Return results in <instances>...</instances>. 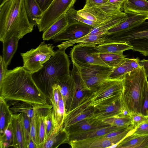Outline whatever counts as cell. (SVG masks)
Here are the masks:
<instances>
[{
    "mask_svg": "<svg viewBox=\"0 0 148 148\" xmlns=\"http://www.w3.org/2000/svg\"><path fill=\"white\" fill-rule=\"evenodd\" d=\"M129 114L131 118L132 125L134 128L140 124L148 121V116L141 114L132 113Z\"/></svg>",
    "mask_w": 148,
    "mask_h": 148,
    "instance_id": "41",
    "label": "cell"
},
{
    "mask_svg": "<svg viewBox=\"0 0 148 148\" xmlns=\"http://www.w3.org/2000/svg\"><path fill=\"white\" fill-rule=\"evenodd\" d=\"M93 28L81 22L69 23L62 32L54 37L52 40L55 42L75 40L87 35Z\"/></svg>",
    "mask_w": 148,
    "mask_h": 148,
    "instance_id": "13",
    "label": "cell"
},
{
    "mask_svg": "<svg viewBox=\"0 0 148 148\" xmlns=\"http://www.w3.org/2000/svg\"><path fill=\"white\" fill-rule=\"evenodd\" d=\"M26 13L30 23L37 26L43 12L36 0H24Z\"/></svg>",
    "mask_w": 148,
    "mask_h": 148,
    "instance_id": "25",
    "label": "cell"
},
{
    "mask_svg": "<svg viewBox=\"0 0 148 148\" xmlns=\"http://www.w3.org/2000/svg\"><path fill=\"white\" fill-rule=\"evenodd\" d=\"M53 0H36L43 12L49 6Z\"/></svg>",
    "mask_w": 148,
    "mask_h": 148,
    "instance_id": "46",
    "label": "cell"
},
{
    "mask_svg": "<svg viewBox=\"0 0 148 148\" xmlns=\"http://www.w3.org/2000/svg\"><path fill=\"white\" fill-rule=\"evenodd\" d=\"M13 140V132L10 123L5 130L3 135L0 137V148H6L12 147Z\"/></svg>",
    "mask_w": 148,
    "mask_h": 148,
    "instance_id": "38",
    "label": "cell"
},
{
    "mask_svg": "<svg viewBox=\"0 0 148 148\" xmlns=\"http://www.w3.org/2000/svg\"><path fill=\"white\" fill-rule=\"evenodd\" d=\"M138 63L140 67L143 66L147 77H148V59H143L138 61Z\"/></svg>",
    "mask_w": 148,
    "mask_h": 148,
    "instance_id": "48",
    "label": "cell"
},
{
    "mask_svg": "<svg viewBox=\"0 0 148 148\" xmlns=\"http://www.w3.org/2000/svg\"><path fill=\"white\" fill-rule=\"evenodd\" d=\"M95 107V111L90 119L102 120L111 116L128 113L125 108L121 97L112 102Z\"/></svg>",
    "mask_w": 148,
    "mask_h": 148,
    "instance_id": "14",
    "label": "cell"
},
{
    "mask_svg": "<svg viewBox=\"0 0 148 148\" xmlns=\"http://www.w3.org/2000/svg\"><path fill=\"white\" fill-rule=\"evenodd\" d=\"M10 102L9 109L12 114L18 113H25L31 118L38 109L27 103L22 101H12Z\"/></svg>",
    "mask_w": 148,
    "mask_h": 148,
    "instance_id": "33",
    "label": "cell"
},
{
    "mask_svg": "<svg viewBox=\"0 0 148 148\" xmlns=\"http://www.w3.org/2000/svg\"><path fill=\"white\" fill-rule=\"evenodd\" d=\"M27 148H37L36 145L30 137L28 141Z\"/></svg>",
    "mask_w": 148,
    "mask_h": 148,
    "instance_id": "50",
    "label": "cell"
},
{
    "mask_svg": "<svg viewBox=\"0 0 148 148\" xmlns=\"http://www.w3.org/2000/svg\"><path fill=\"white\" fill-rule=\"evenodd\" d=\"M52 44L42 42L36 49H32L25 53H21L23 67L31 73L36 72L56 53Z\"/></svg>",
    "mask_w": 148,
    "mask_h": 148,
    "instance_id": "7",
    "label": "cell"
},
{
    "mask_svg": "<svg viewBox=\"0 0 148 148\" xmlns=\"http://www.w3.org/2000/svg\"><path fill=\"white\" fill-rule=\"evenodd\" d=\"M125 0H108V2L121 9Z\"/></svg>",
    "mask_w": 148,
    "mask_h": 148,
    "instance_id": "49",
    "label": "cell"
},
{
    "mask_svg": "<svg viewBox=\"0 0 148 148\" xmlns=\"http://www.w3.org/2000/svg\"><path fill=\"white\" fill-rule=\"evenodd\" d=\"M128 15V17L125 21L110 29L108 34H112L127 30L146 21L148 15Z\"/></svg>",
    "mask_w": 148,
    "mask_h": 148,
    "instance_id": "27",
    "label": "cell"
},
{
    "mask_svg": "<svg viewBox=\"0 0 148 148\" xmlns=\"http://www.w3.org/2000/svg\"><path fill=\"white\" fill-rule=\"evenodd\" d=\"M108 0H86L84 6L101 5L107 3Z\"/></svg>",
    "mask_w": 148,
    "mask_h": 148,
    "instance_id": "47",
    "label": "cell"
},
{
    "mask_svg": "<svg viewBox=\"0 0 148 148\" xmlns=\"http://www.w3.org/2000/svg\"><path fill=\"white\" fill-rule=\"evenodd\" d=\"M132 133L140 135L148 134V121L138 125L135 128Z\"/></svg>",
    "mask_w": 148,
    "mask_h": 148,
    "instance_id": "43",
    "label": "cell"
},
{
    "mask_svg": "<svg viewBox=\"0 0 148 148\" xmlns=\"http://www.w3.org/2000/svg\"><path fill=\"white\" fill-rule=\"evenodd\" d=\"M141 114L148 116V84L146 86L145 91Z\"/></svg>",
    "mask_w": 148,
    "mask_h": 148,
    "instance_id": "44",
    "label": "cell"
},
{
    "mask_svg": "<svg viewBox=\"0 0 148 148\" xmlns=\"http://www.w3.org/2000/svg\"><path fill=\"white\" fill-rule=\"evenodd\" d=\"M104 123L112 126L126 127L132 124V120L129 113L116 115L101 120Z\"/></svg>",
    "mask_w": 148,
    "mask_h": 148,
    "instance_id": "34",
    "label": "cell"
},
{
    "mask_svg": "<svg viewBox=\"0 0 148 148\" xmlns=\"http://www.w3.org/2000/svg\"><path fill=\"white\" fill-rule=\"evenodd\" d=\"M147 78L143 66L124 76L121 99L128 113L141 114L145 91L148 84Z\"/></svg>",
    "mask_w": 148,
    "mask_h": 148,
    "instance_id": "3",
    "label": "cell"
},
{
    "mask_svg": "<svg viewBox=\"0 0 148 148\" xmlns=\"http://www.w3.org/2000/svg\"><path fill=\"white\" fill-rule=\"evenodd\" d=\"M0 97L7 101L27 103L38 109L51 108L47 97L34 81L32 73L23 66L8 70L0 83Z\"/></svg>",
    "mask_w": 148,
    "mask_h": 148,
    "instance_id": "1",
    "label": "cell"
},
{
    "mask_svg": "<svg viewBox=\"0 0 148 148\" xmlns=\"http://www.w3.org/2000/svg\"><path fill=\"white\" fill-rule=\"evenodd\" d=\"M12 114L7 101L0 97V137L10 123Z\"/></svg>",
    "mask_w": 148,
    "mask_h": 148,
    "instance_id": "32",
    "label": "cell"
},
{
    "mask_svg": "<svg viewBox=\"0 0 148 148\" xmlns=\"http://www.w3.org/2000/svg\"><path fill=\"white\" fill-rule=\"evenodd\" d=\"M8 0H0V7L3 6Z\"/></svg>",
    "mask_w": 148,
    "mask_h": 148,
    "instance_id": "51",
    "label": "cell"
},
{
    "mask_svg": "<svg viewBox=\"0 0 148 148\" xmlns=\"http://www.w3.org/2000/svg\"><path fill=\"white\" fill-rule=\"evenodd\" d=\"M71 61L77 69L85 88L92 92L108 79L113 69L99 65L85 64L74 60Z\"/></svg>",
    "mask_w": 148,
    "mask_h": 148,
    "instance_id": "6",
    "label": "cell"
},
{
    "mask_svg": "<svg viewBox=\"0 0 148 148\" xmlns=\"http://www.w3.org/2000/svg\"><path fill=\"white\" fill-rule=\"evenodd\" d=\"M70 64L65 51L58 49L41 69L32 73V77L40 88L49 93L52 85L58 77L70 74Z\"/></svg>",
    "mask_w": 148,
    "mask_h": 148,
    "instance_id": "4",
    "label": "cell"
},
{
    "mask_svg": "<svg viewBox=\"0 0 148 148\" xmlns=\"http://www.w3.org/2000/svg\"><path fill=\"white\" fill-rule=\"evenodd\" d=\"M115 148H148V134L132 133L116 145Z\"/></svg>",
    "mask_w": 148,
    "mask_h": 148,
    "instance_id": "20",
    "label": "cell"
},
{
    "mask_svg": "<svg viewBox=\"0 0 148 148\" xmlns=\"http://www.w3.org/2000/svg\"><path fill=\"white\" fill-rule=\"evenodd\" d=\"M66 16L69 23L81 22L89 25L93 28L95 27L100 23L83 18L77 13V10L73 8L67 12Z\"/></svg>",
    "mask_w": 148,
    "mask_h": 148,
    "instance_id": "36",
    "label": "cell"
},
{
    "mask_svg": "<svg viewBox=\"0 0 148 148\" xmlns=\"http://www.w3.org/2000/svg\"><path fill=\"white\" fill-rule=\"evenodd\" d=\"M123 88V79H107L92 92L90 106L95 107L117 100L121 97Z\"/></svg>",
    "mask_w": 148,
    "mask_h": 148,
    "instance_id": "8",
    "label": "cell"
},
{
    "mask_svg": "<svg viewBox=\"0 0 148 148\" xmlns=\"http://www.w3.org/2000/svg\"><path fill=\"white\" fill-rule=\"evenodd\" d=\"M121 10L128 15H148V1L125 0Z\"/></svg>",
    "mask_w": 148,
    "mask_h": 148,
    "instance_id": "19",
    "label": "cell"
},
{
    "mask_svg": "<svg viewBox=\"0 0 148 148\" xmlns=\"http://www.w3.org/2000/svg\"><path fill=\"white\" fill-rule=\"evenodd\" d=\"M23 129L24 133L26 148L27 146L29 138L30 130L31 118L25 113H23Z\"/></svg>",
    "mask_w": 148,
    "mask_h": 148,
    "instance_id": "40",
    "label": "cell"
},
{
    "mask_svg": "<svg viewBox=\"0 0 148 148\" xmlns=\"http://www.w3.org/2000/svg\"><path fill=\"white\" fill-rule=\"evenodd\" d=\"M69 23L66 15L62 17L53 23L43 32L42 38L45 40H49L62 32Z\"/></svg>",
    "mask_w": 148,
    "mask_h": 148,
    "instance_id": "30",
    "label": "cell"
},
{
    "mask_svg": "<svg viewBox=\"0 0 148 148\" xmlns=\"http://www.w3.org/2000/svg\"><path fill=\"white\" fill-rule=\"evenodd\" d=\"M55 83H57L62 97L66 113L70 110L74 89V83L70 75H66L58 77Z\"/></svg>",
    "mask_w": 148,
    "mask_h": 148,
    "instance_id": "15",
    "label": "cell"
},
{
    "mask_svg": "<svg viewBox=\"0 0 148 148\" xmlns=\"http://www.w3.org/2000/svg\"><path fill=\"white\" fill-rule=\"evenodd\" d=\"M125 43L132 50L148 56V22L146 21L127 30L108 34L105 42Z\"/></svg>",
    "mask_w": 148,
    "mask_h": 148,
    "instance_id": "5",
    "label": "cell"
},
{
    "mask_svg": "<svg viewBox=\"0 0 148 148\" xmlns=\"http://www.w3.org/2000/svg\"><path fill=\"white\" fill-rule=\"evenodd\" d=\"M125 128V127L109 125L97 128L70 135L69 141L81 140L102 136L110 132Z\"/></svg>",
    "mask_w": 148,
    "mask_h": 148,
    "instance_id": "22",
    "label": "cell"
},
{
    "mask_svg": "<svg viewBox=\"0 0 148 148\" xmlns=\"http://www.w3.org/2000/svg\"><path fill=\"white\" fill-rule=\"evenodd\" d=\"M10 123L13 137L12 147L16 148H26L23 113L12 114Z\"/></svg>",
    "mask_w": 148,
    "mask_h": 148,
    "instance_id": "16",
    "label": "cell"
},
{
    "mask_svg": "<svg viewBox=\"0 0 148 148\" xmlns=\"http://www.w3.org/2000/svg\"><path fill=\"white\" fill-rule=\"evenodd\" d=\"M35 25L29 22L24 0H8L0 7V41L13 36L20 39L32 32Z\"/></svg>",
    "mask_w": 148,
    "mask_h": 148,
    "instance_id": "2",
    "label": "cell"
},
{
    "mask_svg": "<svg viewBox=\"0 0 148 148\" xmlns=\"http://www.w3.org/2000/svg\"><path fill=\"white\" fill-rule=\"evenodd\" d=\"M36 112L34 114L33 116L31 119L30 137L33 140L38 148L36 121Z\"/></svg>",
    "mask_w": 148,
    "mask_h": 148,
    "instance_id": "42",
    "label": "cell"
},
{
    "mask_svg": "<svg viewBox=\"0 0 148 148\" xmlns=\"http://www.w3.org/2000/svg\"><path fill=\"white\" fill-rule=\"evenodd\" d=\"M109 125L101 120L88 119L77 123L66 129L70 135Z\"/></svg>",
    "mask_w": 148,
    "mask_h": 148,
    "instance_id": "18",
    "label": "cell"
},
{
    "mask_svg": "<svg viewBox=\"0 0 148 148\" xmlns=\"http://www.w3.org/2000/svg\"><path fill=\"white\" fill-rule=\"evenodd\" d=\"M49 94V100L51 105L58 107L61 93L57 83H55L52 85Z\"/></svg>",
    "mask_w": 148,
    "mask_h": 148,
    "instance_id": "39",
    "label": "cell"
},
{
    "mask_svg": "<svg viewBox=\"0 0 148 148\" xmlns=\"http://www.w3.org/2000/svg\"><path fill=\"white\" fill-rule=\"evenodd\" d=\"M8 66L5 63L3 59L2 56H0V83L4 78L8 70Z\"/></svg>",
    "mask_w": 148,
    "mask_h": 148,
    "instance_id": "45",
    "label": "cell"
},
{
    "mask_svg": "<svg viewBox=\"0 0 148 148\" xmlns=\"http://www.w3.org/2000/svg\"><path fill=\"white\" fill-rule=\"evenodd\" d=\"M139 59L126 58L124 62L120 65L113 68L108 79H123L124 75L140 67L138 61Z\"/></svg>",
    "mask_w": 148,
    "mask_h": 148,
    "instance_id": "21",
    "label": "cell"
},
{
    "mask_svg": "<svg viewBox=\"0 0 148 148\" xmlns=\"http://www.w3.org/2000/svg\"><path fill=\"white\" fill-rule=\"evenodd\" d=\"M101 58L108 66L116 67L123 63L126 58L123 55L112 53H100Z\"/></svg>",
    "mask_w": 148,
    "mask_h": 148,
    "instance_id": "35",
    "label": "cell"
},
{
    "mask_svg": "<svg viewBox=\"0 0 148 148\" xmlns=\"http://www.w3.org/2000/svg\"><path fill=\"white\" fill-rule=\"evenodd\" d=\"M69 136L66 130L62 128L51 135L41 148H57L62 144L68 143Z\"/></svg>",
    "mask_w": 148,
    "mask_h": 148,
    "instance_id": "28",
    "label": "cell"
},
{
    "mask_svg": "<svg viewBox=\"0 0 148 148\" xmlns=\"http://www.w3.org/2000/svg\"><path fill=\"white\" fill-rule=\"evenodd\" d=\"M45 142L54 133L55 126L53 115L52 108L49 109L47 111L45 116Z\"/></svg>",
    "mask_w": 148,
    "mask_h": 148,
    "instance_id": "37",
    "label": "cell"
},
{
    "mask_svg": "<svg viewBox=\"0 0 148 148\" xmlns=\"http://www.w3.org/2000/svg\"><path fill=\"white\" fill-rule=\"evenodd\" d=\"M148 19V16L146 18V19L147 20V19Z\"/></svg>",
    "mask_w": 148,
    "mask_h": 148,
    "instance_id": "52",
    "label": "cell"
},
{
    "mask_svg": "<svg viewBox=\"0 0 148 148\" xmlns=\"http://www.w3.org/2000/svg\"><path fill=\"white\" fill-rule=\"evenodd\" d=\"M52 106L55 126L54 134L62 128L66 114L64 103L61 94L60 96L58 106L57 107L53 105Z\"/></svg>",
    "mask_w": 148,
    "mask_h": 148,
    "instance_id": "31",
    "label": "cell"
},
{
    "mask_svg": "<svg viewBox=\"0 0 148 148\" xmlns=\"http://www.w3.org/2000/svg\"><path fill=\"white\" fill-rule=\"evenodd\" d=\"M50 108H51L39 109L36 114L38 148H41L45 142L46 134L45 116L47 110Z\"/></svg>",
    "mask_w": 148,
    "mask_h": 148,
    "instance_id": "23",
    "label": "cell"
},
{
    "mask_svg": "<svg viewBox=\"0 0 148 148\" xmlns=\"http://www.w3.org/2000/svg\"><path fill=\"white\" fill-rule=\"evenodd\" d=\"M76 0H53L42 15L37 26L40 32H44L55 22L66 15L73 8Z\"/></svg>",
    "mask_w": 148,
    "mask_h": 148,
    "instance_id": "10",
    "label": "cell"
},
{
    "mask_svg": "<svg viewBox=\"0 0 148 148\" xmlns=\"http://www.w3.org/2000/svg\"><path fill=\"white\" fill-rule=\"evenodd\" d=\"M95 45L78 44L74 45L70 52L71 60L85 64L108 66L102 60Z\"/></svg>",
    "mask_w": 148,
    "mask_h": 148,
    "instance_id": "12",
    "label": "cell"
},
{
    "mask_svg": "<svg viewBox=\"0 0 148 148\" xmlns=\"http://www.w3.org/2000/svg\"><path fill=\"white\" fill-rule=\"evenodd\" d=\"M134 128L132 125L123 132L112 137H107L104 136L78 140H71L68 143L72 148H115L127 136L131 134Z\"/></svg>",
    "mask_w": 148,
    "mask_h": 148,
    "instance_id": "9",
    "label": "cell"
},
{
    "mask_svg": "<svg viewBox=\"0 0 148 148\" xmlns=\"http://www.w3.org/2000/svg\"><path fill=\"white\" fill-rule=\"evenodd\" d=\"M128 17V15L123 12L111 19L100 23L88 34L107 33L110 29L125 21Z\"/></svg>",
    "mask_w": 148,
    "mask_h": 148,
    "instance_id": "24",
    "label": "cell"
},
{
    "mask_svg": "<svg viewBox=\"0 0 148 148\" xmlns=\"http://www.w3.org/2000/svg\"><path fill=\"white\" fill-rule=\"evenodd\" d=\"M92 92L85 97L77 106L66 113L62 128L66 129L83 120L91 118L95 110V107L90 106Z\"/></svg>",
    "mask_w": 148,
    "mask_h": 148,
    "instance_id": "11",
    "label": "cell"
},
{
    "mask_svg": "<svg viewBox=\"0 0 148 148\" xmlns=\"http://www.w3.org/2000/svg\"><path fill=\"white\" fill-rule=\"evenodd\" d=\"M96 49L100 53H112L123 55V52L132 50V46L125 43L116 42H104L96 46Z\"/></svg>",
    "mask_w": 148,
    "mask_h": 148,
    "instance_id": "26",
    "label": "cell"
},
{
    "mask_svg": "<svg viewBox=\"0 0 148 148\" xmlns=\"http://www.w3.org/2000/svg\"><path fill=\"white\" fill-rule=\"evenodd\" d=\"M19 38L13 36L3 41L2 57L5 63L8 66L17 49Z\"/></svg>",
    "mask_w": 148,
    "mask_h": 148,
    "instance_id": "29",
    "label": "cell"
},
{
    "mask_svg": "<svg viewBox=\"0 0 148 148\" xmlns=\"http://www.w3.org/2000/svg\"><path fill=\"white\" fill-rule=\"evenodd\" d=\"M108 33L88 34L75 40L65 41L57 46L59 50L65 51L68 47L76 44L86 45H98L105 42Z\"/></svg>",
    "mask_w": 148,
    "mask_h": 148,
    "instance_id": "17",
    "label": "cell"
}]
</instances>
